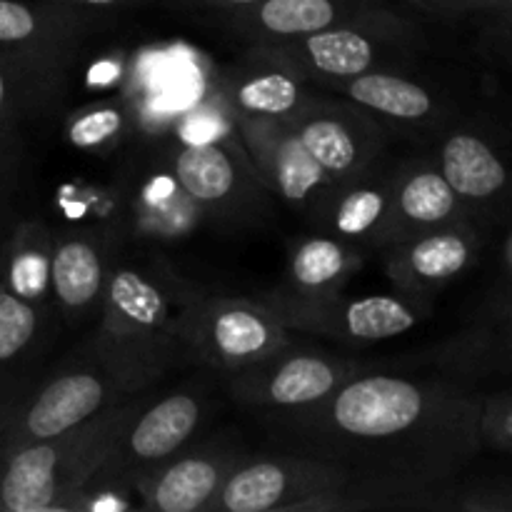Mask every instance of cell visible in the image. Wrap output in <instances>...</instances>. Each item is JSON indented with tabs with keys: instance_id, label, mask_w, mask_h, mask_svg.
<instances>
[{
	"instance_id": "1",
	"label": "cell",
	"mask_w": 512,
	"mask_h": 512,
	"mask_svg": "<svg viewBox=\"0 0 512 512\" xmlns=\"http://www.w3.org/2000/svg\"><path fill=\"white\" fill-rule=\"evenodd\" d=\"M478 385L440 373L373 368L318 403L258 413L275 448L340 463L388 485L400 510H423L483 453Z\"/></svg>"
},
{
	"instance_id": "21",
	"label": "cell",
	"mask_w": 512,
	"mask_h": 512,
	"mask_svg": "<svg viewBox=\"0 0 512 512\" xmlns=\"http://www.w3.org/2000/svg\"><path fill=\"white\" fill-rule=\"evenodd\" d=\"M95 23L45 0H0V55L73 73Z\"/></svg>"
},
{
	"instance_id": "12",
	"label": "cell",
	"mask_w": 512,
	"mask_h": 512,
	"mask_svg": "<svg viewBox=\"0 0 512 512\" xmlns=\"http://www.w3.org/2000/svg\"><path fill=\"white\" fill-rule=\"evenodd\" d=\"M258 300H263L283 320L290 333L328 338L343 345H373L380 340L398 338L428 318L400 293L348 298L340 290V293L305 298L278 288Z\"/></svg>"
},
{
	"instance_id": "25",
	"label": "cell",
	"mask_w": 512,
	"mask_h": 512,
	"mask_svg": "<svg viewBox=\"0 0 512 512\" xmlns=\"http://www.w3.org/2000/svg\"><path fill=\"white\" fill-rule=\"evenodd\" d=\"M390 3L393 0H260L220 18L228 33L248 43H278L335 28Z\"/></svg>"
},
{
	"instance_id": "26",
	"label": "cell",
	"mask_w": 512,
	"mask_h": 512,
	"mask_svg": "<svg viewBox=\"0 0 512 512\" xmlns=\"http://www.w3.org/2000/svg\"><path fill=\"white\" fill-rule=\"evenodd\" d=\"M218 83L233 118H290L318 95L313 83L253 50L220 70Z\"/></svg>"
},
{
	"instance_id": "30",
	"label": "cell",
	"mask_w": 512,
	"mask_h": 512,
	"mask_svg": "<svg viewBox=\"0 0 512 512\" xmlns=\"http://www.w3.org/2000/svg\"><path fill=\"white\" fill-rule=\"evenodd\" d=\"M53 230L38 218L23 220L0 245V283L25 303L48 310Z\"/></svg>"
},
{
	"instance_id": "34",
	"label": "cell",
	"mask_w": 512,
	"mask_h": 512,
	"mask_svg": "<svg viewBox=\"0 0 512 512\" xmlns=\"http://www.w3.org/2000/svg\"><path fill=\"white\" fill-rule=\"evenodd\" d=\"M45 3H53L58 8L80 15V18H88L93 23H98V18L123 13V10L135 8L143 0H45Z\"/></svg>"
},
{
	"instance_id": "10",
	"label": "cell",
	"mask_w": 512,
	"mask_h": 512,
	"mask_svg": "<svg viewBox=\"0 0 512 512\" xmlns=\"http://www.w3.org/2000/svg\"><path fill=\"white\" fill-rule=\"evenodd\" d=\"M293 343V333L263 303L198 293L185 310L188 363L225 375Z\"/></svg>"
},
{
	"instance_id": "27",
	"label": "cell",
	"mask_w": 512,
	"mask_h": 512,
	"mask_svg": "<svg viewBox=\"0 0 512 512\" xmlns=\"http://www.w3.org/2000/svg\"><path fill=\"white\" fill-rule=\"evenodd\" d=\"M365 250L325 233L303 235L288 245L285 285L280 290L293 295L340 293L350 278L363 268Z\"/></svg>"
},
{
	"instance_id": "6",
	"label": "cell",
	"mask_w": 512,
	"mask_h": 512,
	"mask_svg": "<svg viewBox=\"0 0 512 512\" xmlns=\"http://www.w3.org/2000/svg\"><path fill=\"white\" fill-rule=\"evenodd\" d=\"M220 70L188 45H155L128 58L120 98L128 105L133 133L168 140L175 125L220 95Z\"/></svg>"
},
{
	"instance_id": "36",
	"label": "cell",
	"mask_w": 512,
	"mask_h": 512,
	"mask_svg": "<svg viewBox=\"0 0 512 512\" xmlns=\"http://www.w3.org/2000/svg\"><path fill=\"white\" fill-rule=\"evenodd\" d=\"M190 3L200 5L205 10H213L218 15H228V13H238V10L250 8V5L260 3V0H190Z\"/></svg>"
},
{
	"instance_id": "22",
	"label": "cell",
	"mask_w": 512,
	"mask_h": 512,
	"mask_svg": "<svg viewBox=\"0 0 512 512\" xmlns=\"http://www.w3.org/2000/svg\"><path fill=\"white\" fill-rule=\"evenodd\" d=\"M110 235L103 228L53 230L50 298L68 323L95 318L113 270Z\"/></svg>"
},
{
	"instance_id": "16",
	"label": "cell",
	"mask_w": 512,
	"mask_h": 512,
	"mask_svg": "<svg viewBox=\"0 0 512 512\" xmlns=\"http://www.w3.org/2000/svg\"><path fill=\"white\" fill-rule=\"evenodd\" d=\"M510 233L500 245V275L475 318L463 330L430 348L415 363L445 378L478 385L493 375L510 373L512 355V288H510Z\"/></svg>"
},
{
	"instance_id": "7",
	"label": "cell",
	"mask_w": 512,
	"mask_h": 512,
	"mask_svg": "<svg viewBox=\"0 0 512 512\" xmlns=\"http://www.w3.org/2000/svg\"><path fill=\"white\" fill-rule=\"evenodd\" d=\"M160 155L203 210L205 223L253 228L270 218L273 193L260 180L240 133L210 143L165 140Z\"/></svg>"
},
{
	"instance_id": "18",
	"label": "cell",
	"mask_w": 512,
	"mask_h": 512,
	"mask_svg": "<svg viewBox=\"0 0 512 512\" xmlns=\"http://www.w3.org/2000/svg\"><path fill=\"white\" fill-rule=\"evenodd\" d=\"M480 228L473 218H463L445 228L400 240L383 248L385 275L393 280L405 300L430 315L435 298L480 258Z\"/></svg>"
},
{
	"instance_id": "32",
	"label": "cell",
	"mask_w": 512,
	"mask_h": 512,
	"mask_svg": "<svg viewBox=\"0 0 512 512\" xmlns=\"http://www.w3.org/2000/svg\"><path fill=\"white\" fill-rule=\"evenodd\" d=\"M478 438L483 450L508 455L512 450V395L510 390H480Z\"/></svg>"
},
{
	"instance_id": "24",
	"label": "cell",
	"mask_w": 512,
	"mask_h": 512,
	"mask_svg": "<svg viewBox=\"0 0 512 512\" xmlns=\"http://www.w3.org/2000/svg\"><path fill=\"white\" fill-rule=\"evenodd\" d=\"M233 120L265 188L290 208H298L303 213L305 205L315 198L320 188L328 185V180L305 158L288 123L280 118Z\"/></svg>"
},
{
	"instance_id": "2",
	"label": "cell",
	"mask_w": 512,
	"mask_h": 512,
	"mask_svg": "<svg viewBox=\"0 0 512 512\" xmlns=\"http://www.w3.org/2000/svg\"><path fill=\"white\" fill-rule=\"evenodd\" d=\"M195 290L168 265L118 263L110 270L88 355L125 395L188 368L185 310Z\"/></svg>"
},
{
	"instance_id": "11",
	"label": "cell",
	"mask_w": 512,
	"mask_h": 512,
	"mask_svg": "<svg viewBox=\"0 0 512 512\" xmlns=\"http://www.w3.org/2000/svg\"><path fill=\"white\" fill-rule=\"evenodd\" d=\"M353 478L345 465L313 455L280 448L250 453L205 512H305L315 498L345 488Z\"/></svg>"
},
{
	"instance_id": "4",
	"label": "cell",
	"mask_w": 512,
	"mask_h": 512,
	"mask_svg": "<svg viewBox=\"0 0 512 512\" xmlns=\"http://www.w3.org/2000/svg\"><path fill=\"white\" fill-rule=\"evenodd\" d=\"M203 373V378L188 380L163 395L150 393L143 408L125 425L103 465L70 498L68 512L75 508H133L135 478L193 443L203 430L205 420L210 418L213 388L208 383L210 373L208 370Z\"/></svg>"
},
{
	"instance_id": "5",
	"label": "cell",
	"mask_w": 512,
	"mask_h": 512,
	"mask_svg": "<svg viewBox=\"0 0 512 512\" xmlns=\"http://www.w3.org/2000/svg\"><path fill=\"white\" fill-rule=\"evenodd\" d=\"M248 50L325 90L373 70L413 68L430 50V40L413 15L390 3L305 38L250 43Z\"/></svg>"
},
{
	"instance_id": "20",
	"label": "cell",
	"mask_w": 512,
	"mask_h": 512,
	"mask_svg": "<svg viewBox=\"0 0 512 512\" xmlns=\"http://www.w3.org/2000/svg\"><path fill=\"white\" fill-rule=\"evenodd\" d=\"M393 168L395 163H385L383 155L358 175L325 185L305 205L303 215L315 233L333 235L363 250H380L390 213Z\"/></svg>"
},
{
	"instance_id": "15",
	"label": "cell",
	"mask_w": 512,
	"mask_h": 512,
	"mask_svg": "<svg viewBox=\"0 0 512 512\" xmlns=\"http://www.w3.org/2000/svg\"><path fill=\"white\" fill-rule=\"evenodd\" d=\"M113 195L118 230L133 240L175 243L205 223L203 210L185 193L160 150L128 160Z\"/></svg>"
},
{
	"instance_id": "3",
	"label": "cell",
	"mask_w": 512,
	"mask_h": 512,
	"mask_svg": "<svg viewBox=\"0 0 512 512\" xmlns=\"http://www.w3.org/2000/svg\"><path fill=\"white\" fill-rule=\"evenodd\" d=\"M150 390L123 398L85 423L0 453V512H68V503L103 465Z\"/></svg>"
},
{
	"instance_id": "17",
	"label": "cell",
	"mask_w": 512,
	"mask_h": 512,
	"mask_svg": "<svg viewBox=\"0 0 512 512\" xmlns=\"http://www.w3.org/2000/svg\"><path fill=\"white\" fill-rule=\"evenodd\" d=\"M233 435H218L185 445L133 483L138 510L205 512L225 480L248 458Z\"/></svg>"
},
{
	"instance_id": "23",
	"label": "cell",
	"mask_w": 512,
	"mask_h": 512,
	"mask_svg": "<svg viewBox=\"0 0 512 512\" xmlns=\"http://www.w3.org/2000/svg\"><path fill=\"white\" fill-rule=\"evenodd\" d=\"M463 218H470V215L465 213L458 195L435 168L433 158H405L395 163L383 248L445 228Z\"/></svg>"
},
{
	"instance_id": "19",
	"label": "cell",
	"mask_w": 512,
	"mask_h": 512,
	"mask_svg": "<svg viewBox=\"0 0 512 512\" xmlns=\"http://www.w3.org/2000/svg\"><path fill=\"white\" fill-rule=\"evenodd\" d=\"M433 163L478 228L508 215V165L493 138L478 125L460 118L445 128L438 135Z\"/></svg>"
},
{
	"instance_id": "29",
	"label": "cell",
	"mask_w": 512,
	"mask_h": 512,
	"mask_svg": "<svg viewBox=\"0 0 512 512\" xmlns=\"http://www.w3.org/2000/svg\"><path fill=\"white\" fill-rule=\"evenodd\" d=\"M68 75L0 55V138H20L23 125L35 123L60 103Z\"/></svg>"
},
{
	"instance_id": "8",
	"label": "cell",
	"mask_w": 512,
	"mask_h": 512,
	"mask_svg": "<svg viewBox=\"0 0 512 512\" xmlns=\"http://www.w3.org/2000/svg\"><path fill=\"white\" fill-rule=\"evenodd\" d=\"M123 398L130 395L85 353L0 405V453L65 433Z\"/></svg>"
},
{
	"instance_id": "35",
	"label": "cell",
	"mask_w": 512,
	"mask_h": 512,
	"mask_svg": "<svg viewBox=\"0 0 512 512\" xmlns=\"http://www.w3.org/2000/svg\"><path fill=\"white\" fill-rule=\"evenodd\" d=\"M20 138H0V210L13 190L15 173H18Z\"/></svg>"
},
{
	"instance_id": "14",
	"label": "cell",
	"mask_w": 512,
	"mask_h": 512,
	"mask_svg": "<svg viewBox=\"0 0 512 512\" xmlns=\"http://www.w3.org/2000/svg\"><path fill=\"white\" fill-rule=\"evenodd\" d=\"M280 120L288 123L305 158L328 185L370 168L388 148L390 135L345 98L318 93L298 113Z\"/></svg>"
},
{
	"instance_id": "28",
	"label": "cell",
	"mask_w": 512,
	"mask_h": 512,
	"mask_svg": "<svg viewBox=\"0 0 512 512\" xmlns=\"http://www.w3.org/2000/svg\"><path fill=\"white\" fill-rule=\"evenodd\" d=\"M48 310L25 303L0 283V405L33 380L43 355Z\"/></svg>"
},
{
	"instance_id": "31",
	"label": "cell",
	"mask_w": 512,
	"mask_h": 512,
	"mask_svg": "<svg viewBox=\"0 0 512 512\" xmlns=\"http://www.w3.org/2000/svg\"><path fill=\"white\" fill-rule=\"evenodd\" d=\"M128 135H133V120L120 95L93 100L65 115L63 138L80 153L103 158L115 153Z\"/></svg>"
},
{
	"instance_id": "33",
	"label": "cell",
	"mask_w": 512,
	"mask_h": 512,
	"mask_svg": "<svg viewBox=\"0 0 512 512\" xmlns=\"http://www.w3.org/2000/svg\"><path fill=\"white\" fill-rule=\"evenodd\" d=\"M415 8L425 10L433 18L443 20H458L463 15L480 13V10H503V13H510L512 0H410Z\"/></svg>"
},
{
	"instance_id": "9",
	"label": "cell",
	"mask_w": 512,
	"mask_h": 512,
	"mask_svg": "<svg viewBox=\"0 0 512 512\" xmlns=\"http://www.w3.org/2000/svg\"><path fill=\"white\" fill-rule=\"evenodd\" d=\"M383 365L388 363H370L353 355L288 343L268 358L215 378L243 408L255 413H283L318 403L353 375Z\"/></svg>"
},
{
	"instance_id": "13",
	"label": "cell",
	"mask_w": 512,
	"mask_h": 512,
	"mask_svg": "<svg viewBox=\"0 0 512 512\" xmlns=\"http://www.w3.org/2000/svg\"><path fill=\"white\" fill-rule=\"evenodd\" d=\"M328 93H340L370 115L388 135L438 138L445 128L458 123L460 100L455 90L413 68L373 70L328 85Z\"/></svg>"
}]
</instances>
